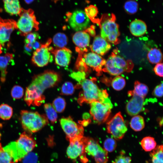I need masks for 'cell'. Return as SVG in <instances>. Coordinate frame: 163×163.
<instances>
[{"instance_id": "6da1fadb", "label": "cell", "mask_w": 163, "mask_h": 163, "mask_svg": "<svg viewBox=\"0 0 163 163\" xmlns=\"http://www.w3.org/2000/svg\"><path fill=\"white\" fill-rule=\"evenodd\" d=\"M36 145L34 139L24 131L15 141L11 142L4 149L12 158L15 163L21 161L28 153L31 152Z\"/></svg>"}, {"instance_id": "7a4b0ae2", "label": "cell", "mask_w": 163, "mask_h": 163, "mask_svg": "<svg viewBox=\"0 0 163 163\" xmlns=\"http://www.w3.org/2000/svg\"><path fill=\"white\" fill-rule=\"evenodd\" d=\"M20 113L22 128L25 132L30 134L38 131L49 123L46 116L37 112L22 110Z\"/></svg>"}, {"instance_id": "3957f363", "label": "cell", "mask_w": 163, "mask_h": 163, "mask_svg": "<svg viewBox=\"0 0 163 163\" xmlns=\"http://www.w3.org/2000/svg\"><path fill=\"white\" fill-rule=\"evenodd\" d=\"M113 13L103 14L100 20L101 36L108 42L116 44L119 43L118 25Z\"/></svg>"}, {"instance_id": "277c9868", "label": "cell", "mask_w": 163, "mask_h": 163, "mask_svg": "<svg viewBox=\"0 0 163 163\" xmlns=\"http://www.w3.org/2000/svg\"><path fill=\"white\" fill-rule=\"evenodd\" d=\"M80 83L83 89L82 96L80 98L81 103L103 102L108 97L107 91L100 89L93 80L85 79Z\"/></svg>"}, {"instance_id": "5b68a950", "label": "cell", "mask_w": 163, "mask_h": 163, "mask_svg": "<svg viewBox=\"0 0 163 163\" xmlns=\"http://www.w3.org/2000/svg\"><path fill=\"white\" fill-rule=\"evenodd\" d=\"M18 15L19 18L17 22V29L21 36H26L33 31L39 30V23L32 9L26 10L22 8Z\"/></svg>"}, {"instance_id": "8992f818", "label": "cell", "mask_w": 163, "mask_h": 163, "mask_svg": "<svg viewBox=\"0 0 163 163\" xmlns=\"http://www.w3.org/2000/svg\"><path fill=\"white\" fill-rule=\"evenodd\" d=\"M132 65V62L120 56L112 53L106 61L104 69L110 74L116 76L124 72L131 71Z\"/></svg>"}, {"instance_id": "52a82bcc", "label": "cell", "mask_w": 163, "mask_h": 163, "mask_svg": "<svg viewBox=\"0 0 163 163\" xmlns=\"http://www.w3.org/2000/svg\"><path fill=\"white\" fill-rule=\"evenodd\" d=\"M90 113L94 120L99 124L107 120L113 107L112 104L108 97L103 102H92L90 103Z\"/></svg>"}, {"instance_id": "ba28073f", "label": "cell", "mask_w": 163, "mask_h": 163, "mask_svg": "<svg viewBox=\"0 0 163 163\" xmlns=\"http://www.w3.org/2000/svg\"><path fill=\"white\" fill-rule=\"evenodd\" d=\"M107 132L115 139H122L127 131V127L121 113H117L107 123Z\"/></svg>"}, {"instance_id": "9c48e42d", "label": "cell", "mask_w": 163, "mask_h": 163, "mask_svg": "<svg viewBox=\"0 0 163 163\" xmlns=\"http://www.w3.org/2000/svg\"><path fill=\"white\" fill-rule=\"evenodd\" d=\"M59 79V75L56 72L47 71L33 76L31 83L43 92L45 89L55 86Z\"/></svg>"}, {"instance_id": "30bf717a", "label": "cell", "mask_w": 163, "mask_h": 163, "mask_svg": "<svg viewBox=\"0 0 163 163\" xmlns=\"http://www.w3.org/2000/svg\"><path fill=\"white\" fill-rule=\"evenodd\" d=\"M51 41V40L49 39L33 52L31 58L33 64L38 67H43L52 61L53 58L50 51L53 49L51 47H49Z\"/></svg>"}, {"instance_id": "8fae6325", "label": "cell", "mask_w": 163, "mask_h": 163, "mask_svg": "<svg viewBox=\"0 0 163 163\" xmlns=\"http://www.w3.org/2000/svg\"><path fill=\"white\" fill-rule=\"evenodd\" d=\"M86 137L78 136L69 139V144L66 150L68 157L75 159L79 156L83 155L85 152V150Z\"/></svg>"}, {"instance_id": "7c38bea8", "label": "cell", "mask_w": 163, "mask_h": 163, "mask_svg": "<svg viewBox=\"0 0 163 163\" xmlns=\"http://www.w3.org/2000/svg\"><path fill=\"white\" fill-rule=\"evenodd\" d=\"M68 22L70 26L77 32L84 30L88 27L90 20L85 11H76L68 15Z\"/></svg>"}, {"instance_id": "4fadbf2b", "label": "cell", "mask_w": 163, "mask_h": 163, "mask_svg": "<svg viewBox=\"0 0 163 163\" xmlns=\"http://www.w3.org/2000/svg\"><path fill=\"white\" fill-rule=\"evenodd\" d=\"M43 93L38 87L30 83L26 88L24 100L28 106H39L45 101Z\"/></svg>"}, {"instance_id": "5bb4252c", "label": "cell", "mask_w": 163, "mask_h": 163, "mask_svg": "<svg viewBox=\"0 0 163 163\" xmlns=\"http://www.w3.org/2000/svg\"><path fill=\"white\" fill-rule=\"evenodd\" d=\"M62 128L69 139L83 136L84 129L70 117L63 118L60 120Z\"/></svg>"}, {"instance_id": "9a60e30c", "label": "cell", "mask_w": 163, "mask_h": 163, "mask_svg": "<svg viewBox=\"0 0 163 163\" xmlns=\"http://www.w3.org/2000/svg\"><path fill=\"white\" fill-rule=\"evenodd\" d=\"M17 22L12 19H4L0 17V44L2 46L9 41L12 32L17 29Z\"/></svg>"}, {"instance_id": "2e32d148", "label": "cell", "mask_w": 163, "mask_h": 163, "mask_svg": "<svg viewBox=\"0 0 163 163\" xmlns=\"http://www.w3.org/2000/svg\"><path fill=\"white\" fill-rule=\"evenodd\" d=\"M80 65L85 64L97 72L101 70L102 67L105 65L106 61L100 55L93 52L85 53Z\"/></svg>"}, {"instance_id": "e0dca14e", "label": "cell", "mask_w": 163, "mask_h": 163, "mask_svg": "<svg viewBox=\"0 0 163 163\" xmlns=\"http://www.w3.org/2000/svg\"><path fill=\"white\" fill-rule=\"evenodd\" d=\"M128 94L132 97L127 104L126 110L129 115L134 116L138 115L142 110L144 98L133 94L130 91Z\"/></svg>"}, {"instance_id": "ac0fdd59", "label": "cell", "mask_w": 163, "mask_h": 163, "mask_svg": "<svg viewBox=\"0 0 163 163\" xmlns=\"http://www.w3.org/2000/svg\"><path fill=\"white\" fill-rule=\"evenodd\" d=\"M54 55L56 64L62 67H66L69 65L71 59L72 52L65 47L51 51Z\"/></svg>"}, {"instance_id": "d6986e66", "label": "cell", "mask_w": 163, "mask_h": 163, "mask_svg": "<svg viewBox=\"0 0 163 163\" xmlns=\"http://www.w3.org/2000/svg\"><path fill=\"white\" fill-rule=\"evenodd\" d=\"M110 44L101 36L95 37L91 49L92 51L100 55H103L111 48Z\"/></svg>"}, {"instance_id": "ffe728a7", "label": "cell", "mask_w": 163, "mask_h": 163, "mask_svg": "<svg viewBox=\"0 0 163 163\" xmlns=\"http://www.w3.org/2000/svg\"><path fill=\"white\" fill-rule=\"evenodd\" d=\"M90 39L89 34L86 31H82L77 32L72 37L74 44L78 47L85 51L89 45Z\"/></svg>"}, {"instance_id": "44dd1931", "label": "cell", "mask_w": 163, "mask_h": 163, "mask_svg": "<svg viewBox=\"0 0 163 163\" xmlns=\"http://www.w3.org/2000/svg\"><path fill=\"white\" fill-rule=\"evenodd\" d=\"M129 29L133 35L136 37H140L145 33L147 27L145 23L142 20L136 19L130 23Z\"/></svg>"}, {"instance_id": "7402d4cb", "label": "cell", "mask_w": 163, "mask_h": 163, "mask_svg": "<svg viewBox=\"0 0 163 163\" xmlns=\"http://www.w3.org/2000/svg\"><path fill=\"white\" fill-rule=\"evenodd\" d=\"M13 54L8 53L4 55L0 56V81L4 83L7 74V68L9 62L13 59Z\"/></svg>"}, {"instance_id": "603a6c76", "label": "cell", "mask_w": 163, "mask_h": 163, "mask_svg": "<svg viewBox=\"0 0 163 163\" xmlns=\"http://www.w3.org/2000/svg\"><path fill=\"white\" fill-rule=\"evenodd\" d=\"M4 9L6 11L11 15H18L22 8L19 0H3Z\"/></svg>"}, {"instance_id": "cb8c5ba5", "label": "cell", "mask_w": 163, "mask_h": 163, "mask_svg": "<svg viewBox=\"0 0 163 163\" xmlns=\"http://www.w3.org/2000/svg\"><path fill=\"white\" fill-rule=\"evenodd\" d=\"M101 147L94 139L86 137L85 150V152L94 157Z\"/></svg>"}, {"instance_id": "d4e9b609", "label": "cell", "mask_w": 163, "mask_h": 163, "mask_svg": "<svg viewBox=\"0 0 163 163\" xmlns=\"http://www.w3.org/2000/svg\"><path fill=\"white\" fill-rule=\"evenodd\" d=\"M147 58L152 64L161 63L162 60V55L161 50L157 48L151 49L147 54Z\"/></svg>"}, {"instance_id": "484cf974", "label": "cell", "mask_w": 163, "mask_h": 163, "mask_svg": "<svg viewBox=\"0 0 163 163\" xmlns=\"http://www.w3.org/2000/svg\"><path fill=\"white\" fill-rule=\"evenodd\" d=\"M130 125L131 128L135 131L142 130L145 126V123L143 117L139 115L134 116L131 120Z\"/></svg>"}, {"instance_id": "4316f807", "label": "cell", "mask_w": 163, "mask_h": 163, "mask_svg": "<svg viewBox=\"0 0 163 163\" xmlns=\"http://www.w3.org/2000/svg\"><path fill=\"white\" fill-rule=\"evenodd\" d=\"M163 145L157 146L150 153L151 163H163Z\"/></svg>"}, {"instance_id": "83f0119b", "label": "cell", "mask_w": 163, "mask_h": 163, "mask_svg": "<svg viewBox=\"0 0 163 163\" xmlns=\"http://www.w3.org/2000/svg\"><path fill=\"white\" fill-rule=\"evenodd\" d=\"M130 91L133 94L144 98L148 92L149 88L146 85L136 81L134 83L133 90Z\"/></svg>"}, {"instance_id": "f1b7e54d", "label": "cell", "mask_w": 163, "mask_h": 163, "mask_svg": "<svg viewBox=\"0 0 163 163\" xmlns=\"http://www.w3.org/2000/svg\"><path fill=\"white\" fill-rule=\"evenodd\" d=\"M39 36L37 33L32 32L25 36L24 49L25 52L29 53L31 52L32 49V44L37 40Z\"/></svg>"}, {"instance_id": "f546056e", "label": "cell", "mask_w": 163, "mask_h": 163, "mask_svg": "<svg viewBox=\"0 0 163 163\" xmlns=\"http://www.w3.org/2000/svg\"><path fill=\"white\" fill-rule=\"evenodd\" d=\"M140 144L142 149L146 152L152 151L156 145L154 138L150 136H146L143 138L141 141Z\"/></svg>"}, {"instance_id": "4dcf8cb0", "label": "cell", "mask_w": 163, "mask_h": 163, "mask_svg": "<svg viewBox=\"0 0 163 163\" xmlns=\"http://www.w3.org/2000/svg\"><path fill=\"white\" fill-rule=\"evenodd\" d=\"M13 109L9 105L3 104L0 105V118L3 120H8L12 117Z\"/></svg>"}, {"instance_id": "1f68e13d", "label": "cell", "mask_w": 163, "mask_h": 163, "mask_svg": "<svg viewBox=\"0 0 163 163\" xmlns=\"http://www.w3.org/2000/svg\"><path fill=\"white\" fill-rule=\"evenodd\" d=\"M53 41L54 45L56 46L61 48L64 47L66 46L68 39L65 34L58 33L54 36Z\"/></svg>"}, {"instance_id": "d6a6232c", "label": "cell", "mask_w": 163, "mask_h": 163, "mask_svg": "<svg viewBox=\"0 0 163 163\" xmlns=\"http://www.w3.org/2000/svg\"><path fill=\"white\" fill-rule=\"evenodd\" d=\"M125 11L129 14H133L138 11L139 5L135 0H128L125 2L123 5Z\"/></svg>"}, {"instance_id": "836d02e7", "label": "cell", "mask_w": 163, "mask_h": 163, "mask_svg": "<svg viewBox=\"0 0 163 163\" xmlns=\"http://www.w3.org/2000/svg\"><path fill=\"white\" fill-rule=\"evenodd\" d=\"M86 15L92 22L99 23L100 20L96 18L98 14L97 8L94 5H90L85 8V11Z\"/></svg>"}, {"instance_id": "e575fe53", "label": "cell", "mask_w": 163, "mask_h": 163, "mask_svg": "<svg viewBox=\"0 0 163 163\" xmlns=\"http://www.w3.org/2000/svg\"><path fill=\"white\" fill-rule=\"evenodd\" d=\"M44 107L47 119L52 123H55L57 120V115L56 112L52 105L50 103L46 104Z\"/></svg>"}, {"instance_id": "d590c367", "label": "cell", "mask_w": 163, "mask_h": 163, "mask_svg": "<svg viewBox=\"0 0 163 163\" xmlns=\"http://www.w3.org/2000/svg\"><path fill=\"white\" fill-rule=\"evenodd\" d=\"M125 79L120 75L116 76L112 79L111 85L113 88L117 91H120L123 89L126 85Z\"/></svg>"}, {"instance_id": "8d00e7d4", "label": "cell", "mask_w": 163, "mask_h": 163, "mask_svg": "<svg viewBox=\"0 0 163 163\" xmlns=\"http://www.w3.org/2000/svg\"><path fill=\"white\" fill-rule=\"evenodd\" d=\"M94 157L96 163H107L108 159V152L101 147Z\"/></svg>"}, {"instance_id": "74e56055", "label": "cell", "mask_w": 163, "mask_h": 163, "mask_svg": "<svg viewBox=\"0 0 163 163\" xmlns=\"http://www.w3.org/2000/svg\"><path fill=\"white\" fill-rule=\"evenodd\" d=\"M0 163H15L9 153L4 149L0 143Z\"/></svg>"}, {"instance_id": "f35d334b", "label": "cell", "mask_w": 163, "mask_h": 163, "mask_svg": "<svg viewBox=\"0 0 163 163\" xmlns=\"http://www.w3.org/2000/svg\"><path fill=\"white\" fill-rule=\"evenodd\" d=\"M52 105L56 112L61 113L65 109L66 102L64 98L59 97L54 100Z\"/></svg>"}, {"instance_id": "ab89813d", "label": "cell", "mask_w": 163, "mask_h": 163, "mask_svg": "<svg viewBox=\"0 0 163 163\" xmlns=\"http://www.w3.org/2000/svg\"><path fill=\"white\" fill-rule=\"evenodd\" d=\"M24 88L19 85H15L11 90V95L14 99H18L22 97L24 95Z\"/></svg>"}, {"instance_id": "60d3db41", "label": "cell", "mask_w": 163, "mask_h": 163, "mask_svg": "<svg viewBox=\"0 0 163 163\" xmlns=\"http://www.w3.org/2000/svg\"><path fill=\"white\" fill-rule=\"evenodd\" d=\"M117 145L115 139L111 138L107 139L104 143V149L107 152H111L114 151Z\"/></svg>"}, {"instance_id": "b9f144b4", "label": "cell", "mask_w": 163, "mask_h": 163, "mask_svg": "<svg viewBox=\"0 0 163 163\" xmlns=\"http://www.w3.org/2000/svg\"><path fill=\"white\" fill-rule=\"evenodd\" d=\"M74 91V86L70 82H66L62 85L61 88V93L64 95H71L73 93Z\"/></svg>"}, {"instance_id": "7bdbcfd3", "label": "cell", "mask_w": 163, "mask_h": 163, "mask_svg": "<svg viewBox=\"0 0 163 163\" xmlns=\"http://www.w3.org/2000/svg\"><path fill=\"white\" fill-rule=\"evenodd\" d=\"M38 156L35 153L30 152L26 155L21 161V163H37Z\"/></svg>"}, {"instance_id": "ee69618b", "label": "cell", "mask_w": 163, "mask_h": 163, "mask_svg": "<svg viewBox=\"0 0 163 163\" xmlns=\"http://www.w3.org/2000/svg\"><path fill=\"white\" fill-rule=\"evenodd\" d=\"M131 158L125 155L124 152L122 151L120 155L116 157L112 163H131Z\"/></svg>"}, {"instance_id": "f6af8a7d", "label": "cell", "mask_w": 163, "mask_h": 163, "mask_svg": "<svg viewBox=\"0 0 163 163\" xmlns=\"http://www.w3.org/2000/svg\"><path fill=\"white\" fill-rule=\"evenodd\" d=\"M163 83H161L157 85L154 88L153 92V95L158 97H161L163 96Z\"/></svg>"}, {"instance_id": "bcb514c9", "label": "cell", "mask_w": 163, "mask_h": 163, "mask_svg": "<svg viewBox=\"0 0 163 163\" xmlns=\"http://www.w3.org/2000/svg\"><path fill=\"white\" fill-rule=\"evenodd\" d=\"M71 77L80 83L85 79V75L84 72H74L71 75Z\"/></svg>"}, {"instance_id": "7dc6e473", "label": "cell", "mask_w": 163, "mask_h": 163, "mask_svg": "<svg viewBox=\"0 0 163 163\" xmlns=\"http://www.w3.org/2000/svg\"><path fill=\"white\" fill-rule=\"evenodd\" d=\"M163 63H160L157 64L154 68L155 74L160 77H163Z\"/></svg>"}, {"instance_id": "c3c4849f", "label": "cell", "mask_w": 163, "mask_h": 163, "mask_svg": "<svg viewBox=\"0 0 163 163\" xmlns=\"http://www.w3.org/2000/svg\"><path fill=\"white\" fill-rule=\"evenodd\" d=\"M41 45H40V42L36 40L32 44V49L36 50L39 48L41 46Z\"/></svg>"}, {"instance_id": "681fc988", "label": "cell", "mask_w": 163, "mask_h": 163, "mask_svg": "<svg viewBox=\"0 0 163 163\" xmlns=\"http://www.w3.org/2000/svg\"><path fill=\"white\" fill-rule=\"evenodd\" d=\"M25 3L27 4L31 3L34 0H24Z\"/></svg>"}, {"instance_id": "f907efd6", "label": "cell", "mask_w": 163, "mask_h": 163, "mask_svg": "<svg viewBox=\"0 0 163 163\" xmlns=\"http://www.w3.org/2000/svg\"><path fill=\"white\" fill-rule=\"evenodd\" d=\"M2 46L1 45V44H0V54H1L2 53Z\"/></svg>"}, {"instance_id": "816d5d0a", "label": "cell", "mask_w": 163, "mask_h": 163, "mask_svg": "<svg viewBox=\"0 0 163 163\" xmlns=\"http://www.w3.org/2000/svg\"><path fill=\"white\" fill-rule=\"evenodd\" d=\"M2 123H0V129L1 128H2ZM1 136H2V135H1V134L0 132V140H1Z\"/></svg>"}]
</instances>
